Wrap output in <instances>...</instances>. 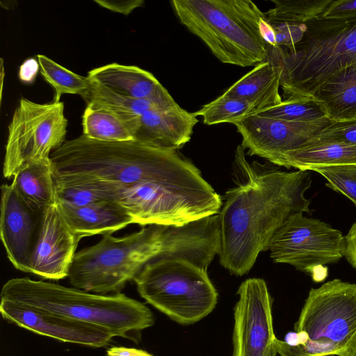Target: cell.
<instances>
[{
	"mask_svg": "<svg viewBox=\"0 0 356 356\" xmlns=\"http://www.w3.org/2000/svg\"><path fill=\"white\" fill-rule=\"evenodd\" d=\"M107 356H153L145 350L121 346H113L107 349Z\"/></svg>",
	"mask_w": 356,
	"mask_h": 356,
	"instance_id": "8d00e7d4",
	"label": "cell"
},
{
	"mask_svg": "<svg viewBox=\"0 0 356 356\" xmlns=\"http://www.w3.org/2000/svg\"><path fill=\"white\" fill-rule=\"evenodd\" d=\"M83 135L102 142L134 140L127 125L115 114L86 106L82 115Z\"/></svg>",
	"mask_w": 356,
	"mask_h": 356,
	"instance_id": "d4e9b609",
	"label": "cell"
},
{
	"mask_svg": "<svg viewBox=\"0 0 356 356\" xmlns=\"http://www.w3.org/2000/svg\"><path fill=\"white\" fill-rule=\"evenodd\" d=\"M88 77L136 99H154L170 94L151 72L137 66L110 63L90 70Z\"/></svg>",
	"mask_w": 356,
	"mask_h": 356,
	"instance_id": "ffe728a7",
	"label": "cell"
},
{
	"mask_svg": "<svg viewBox=\"0 0 356 356\" xmlns=\"http://www.w3.org/2000/svg\"><path fill=\"white\" fill-rule=\"evenodd\" d=\"M274 343L280 356H343L356 348V284L334 279L312 289L295 332Z\"/></svg>",
	"mask_w": 356,
	"mask_h": 356,
	"instance_id": "8992f818",
	"label": "cell"
},
{
	"mask_svg": "<svg viewBox=\"0 0 356 356\" xmlns=\"http://www.w3.org/2000/svg\"><path fill=\"white\" fill-rule=\"evenodd\" d=\"M82 97L86 106L104 109L118 115L134 138L143 114L178 104L170 94L154 99H136L118 93L90 79L89 88Z\"/></svg>",
	"mask_w": 356,
	"mask_h": 356,
	"instance_id": "d6986e66",
	"label": "cell"
},
{
	"mask_svg": "<svg viewBox=\"0 0 356 356\" xmlns=\"http://www.w3.org/2000/svg\"><path fill=\"white\" fill-rule=\"evenodd\" d=\"M282 70L278 49L270 47L266 61L254 66L223 93L248 102L254 112L275 106L282 101L279 92Z\"/></svg>",
	"mask_w": 356,
	"mask_h": 356,
	"instance_id": "ac0fdd59",
	"label": "cell"
},
{
	"mask_svg": "<svg viewBox=\"0 0 356 356\" xmlns=\"http://www.w3.org/2000/svg\"><path fill=\"white\" fill-rule=\"evenodd\" d=\"M0 313L9 323L63 342L100 348L114 337L99 325L10 300L1 299Z\"/></svg>",
	"mask_w": 356,
	"mask_h": 356,
	"instance_id": "4fadbf2b",
	"label": "cell"
},
{
	"mask_svg": "<svg viewBox=\"0 0 356 356\" xmlns=\"http://www.w3.org/2000/svg\"><path fill=\"white\" fill-rule=\"evenodd\" d=\"M331 120L296 122L250 114L231 122L242 138L241 145L249 156H258L278 166L288 152L318 135Z\"/></svg>",
	"mask_w": 356,
	"mask_h": 356,
	"instance_id": "8fae6325",
	"label": "cell"
},
{
	"mask_svg": "<svg viewBox=\"0 0 356 356\" xmlns=\"http://www.w3.org/2000/svg\"><path fill=\"white\" fill-rule=\"evenodd\" d=\"M11 184L19 196L34 209L43 210L56 204L51 159L25 163L15 174Z\"/></svg>",
	"mask_w": 356,
	"mask_h": 356,
	"instance_id": "603a6c76",
	"label": "cell"
},
{
	"mask_svg": "<svg viewBox=\"0 0 356 356\" xmlns=\"http://www.w3.org/2000/svg\"><path fill=\"white\" fill-rule=\"evenodd\" d=\"M356 164V145L315 136L286 154L278 166L308 171L321 167Z\"/></svg>",
	"mask_w": 356,
	"mask_h": 356,
	"instance_id": "44dd1931",
	"label": "cell"
},
{
	"mask_svg": "<svg viewBox=\"0 0 356 356\" xmlns=\"http://www.w3.org/2000/svg\"><path fill=\"white\" fill-rule=\"evenodd\" d=\"M234 308L233 356H267L276 337L273 327L272 298L261 278L245 280Z\"/></svg>",
	"mask_w": 356,
	"mask_h": 356,
	"instance_id": "7c38bea8",
	"label": "cell"
},
{
	"mask_svg": "<svg viewBox=\"0 0 356 356\" xmlns=\"http://www.w3.org/2000/svg\"><path fill=\"white\" fill-rule=\"evenodd\" d=\"M134 281L143 299L180 324L200 321L217 303L218 293L207 271L186 260L149 263Z\"/></svg>",
	"mask_w": 356,
	"mask_h": 356,
	"instance_id": "ba28073f",
	"label": "cell"
},
{
	"mask_svg": "<svg viewBox=\"0 0 356 356\" xmlns=\"http://www.w3.org/2000/svg\"><path fill=\"white\" fill-rule=\"evenodd\" d=\"M100 6L124 15H129L134 9L144 4L143 0L131 1H104L95 0Z\"/></svg>",
	"mask_w": 356,
	"mask_h": 356,
	"instance_id": "836d02e7",
	"label": "cell"
},
{
	"mask_svg": "<svg viewBox=\"0 0 356 356\" xmlns=\"http://www.w3.org/2000/svg\"><path fill=\"white\" fill-rule=\"evenodd\" d=\"M268 250L274 262L291 265L321 282L327 273L323 266L344 257L346 240L339 230L329 224L298 213L275 233Z\"/></svg>",
	"mask_w": 356,
	"mask_h": 356,
	"instance_id": "30bf717a",
	"label": "cell"
},
{
	"mask_svg": "<svg viewBox=\"0 0 356 356\" xmlns=\"http://www.w3.org/2000/svg\"><path fill=\"white\" fill-rule=\"evenodd\" d=\"M314 99L332 121L356 118V63L331 76L317 90Z\"/></svg>",
	"mask_w": 356,
	"mask_h": 356,
	"instance_id": "7402d4cb",
	"label": "cell"
},
{
	"mask_svg": "<svg viewBox=\"0 0 356 356\" xmlns=\"http://www.w3.org/2000/svg\"><path fill=\"white\" fill-rule=\"evenodd\" d=\"M1 299L97 325L113 337L130 339L131 334L154 323L149 308L124 293H92L29 277L7 281L2 287Z\"/></svg>",
	"mask_w": 356,
	"mask_h": 356,
	"instance_id": "5b68a950",
	"label": "cell"
},
{
	"mask_svg": "<svg viewBox=\"0 0 356 356\" xmlns=\"http://www.w3.org/2000/svg\"><path fill=\"white\" fill-rule=\"evenodd\" d=\"M40 72L46 80L54 89V102H60L64 94L79 95L83 97L88 91L90 79L77 74L44 55H38Z\"/></svg>",
	"mask_w": 356,
	"mask_h": 356,
	"instance_id": "484cf974",
	"label": "cell"
},
{
	"mask_svg": "<svg viewBox=\"0 0 356 356\" xmlns=\"http://www.w3.org/2000/svg\"><path fill=\"white\" fill-rule=\"evenodd\" d=\"M81 239L67 227L56 204L44 209L30 273L57 280L68 277Z\"/></svg>",
	"mask_w": 356,
	"mask_h": 356,
	"instance_id": "9a60e30c",
	"label": "cell"
},
{
	"mask_svg": "<svg viewBox=\"0 0 356 356\" xmlns=\"http://www.w3.org/2000/svg\"><path fill=\"white\" fill-rule=\"evenodd\" d=\"M67 127L63 102L38 104L21 97L8 127L4 177H13L28 162L50 159L65 141Z\"/></svg>",
	"mask_w": 356,
	"mask_h": 356,
	"instance_id": "9c48e42d",
	"label": "cell"
},
{
	"mask_svg": "<svg viewBox=\"0 0 356 356\" xmlns=\"http://www.w3.org/2000/svg\"><path fill=\"white\" fill-rule=\"evenodd\" d=\"M305 24L306 31L299 43L289 49L279 47L284 99L314 98L331 76L356 63V16H318Z\"/></svg>",
	"mask_w": 356,
	"mask_h": 356,
	"instance_id": "52a82bcc",
	"label": "cell"
},
{
	"mask_svg": "<svg viewBox=\"0 0 356 356\" xmlns=\"http://www.w3.org/2000/svg\"><path fill=\"white\" fill-rule=\"evenodd\" d=\"M275 6L265 13L270 22L305 24L322 15L332 0H271Z\"/></svg>",
	"mask_w": 356,
	"mask_h": 356,
	"instance_id": "83f0119b",
	"label": "cell"
},
{
	"mask_svg": "<svg viewBox=\"0 0 356 356\" xmlns=\"http://www.w3.org/2000/svg\"><path fill=\"white\" fill-rule=\"evenodd\" d=\"M121 185L102 181L55 182L56 202L82 207L105 200L115 201Z\"/></svg>",
	"mask_w": 356,
	"mask_h": 356,
	"instance_id": "cb8c5ba5",
	"label": "cell"
},
{
	"mask_svg": "<svg viewBox=\"0 0 356 356\" xmlns=\"http://www.w3.org/2000/svg\"><path fill=\"white\" fill-rule=\"evenodd\" d=\"M50 159L55 182L102 181L128 185L152 181L214 191L179 149L158 148L136 140L102 142L82 134L65 140Z\"/></svg>",
	"mask_w": 356,
	"mask_h": 356,
	"instance_id": "3957f363",
	"label": "cell"
},
{
	"mask_svg": "<svg viewBox=\"0 0 356 356\" xmlns=\"http://www.w3.org/2000/svg\"><path fill=\"white\" fill-rule=\"evenodd\" d=\"M0 234L7 257L15 268L30 273L43 210L29 206L12 184L1 186Z\"/></svg>",
	"mask_w": 356,
	"mask_h": 356,
	"instance_id": "5bb4252c",
	"label": "cell"
},
{
	"mask_svg": "<svg viewBox=\"0 0 356 356\" xmlns=\"http://www.w3.org/2000/svg\"><path fill=\"white\" fill-rule=\"evenodd\" d=\"M343 356H356V348H355L354 350H353L352 351L349 352L348 353Z\"/></svg>",
	"mask_w": 356,
	"mask_h": 356,
	"instance_id": "f35d334b",
	"label": "cell"
},
{
	"mask_svg": "<svg viewBox=\"0 0 356 356\" xmlns=\"http://www.w3.org/2000/svg\"><path fill=\"white\" fill-rule=\"evenodd\" d=\"M235 185L227 190L218 216V255L221 266L241 276L268 250L275 233L293 215L312 213L305 193L309 171L286 172L267 162H249L238 145L233 161Z\"/></svg>",
	"mask_w": 356,
	"mask_h": 356,
	"instance_id": "6da1fadb",
	"label": "cell"
},
{
	"mask_svg": "<svg viewBox=\"0 0 356 356\" xmlns=\"http://www.w3.org/2000/svg\"><path fill=\"white\" fill-rule=\"evenodd\" d=\"M318 138L356 145V118L332 121L318 135Z\"/></svg>",
	"mask_w": 356,
	"mask_h": 356,
	"instance_id": "1f68e13d",
	"label": "cell"
},
{
	"mask_svg": "<svg viewBox=\"0 0 356 356\" xmlns=\"http://www.w3.org/2000/svg\"><path fill=\"white\" fill-rule=\"evenodd\" d=\"M180 21L222 63L240 67L266 61L270 48L262 35L265 13L250 0H173Z\"/></svg>",
	"mask_w": 356,
	"mask_h": 356,
	"instance_id": "277c9868",
	"label": "cell"
},
{
	"mask_svg": "<svg viewBox=\"0 0 356 356\" xmlns=\"http://www.w3.org/2000/svg\"><path fill=\"white\" fill-rule=\"evenodd\" d=\"M321 16L327 18L355 17L356 0H332Z\"/></svg>",
	"mask_w": 356,
	"mask_h": 356,
	"instance_id": "d6a6232c",
	"label": "cell"
},
{
	"mask_svg": "<svg viewBox=\"0 0 356 356\" xmlns=\"http://www.w3.org/2000/svg\"><path fill=\"white\" fill-rule=\"evenodd\" d=\"M346 252L344 257L356 270V222L350 227L348 233L345 236Z\"/></svg>",
	"mask_w": 356,
	"mask_h": 356,
	"instance_id": "e575fe53",
	"label": "cell"
},
{
	"mask_svg": "<svg viewBox=\"0 0 356 356\" xmlns=\"http://www.w3.org/2000/svg\"><path fill=\"white\" fill-rule=\"evenodd\" d=\"M39 65L38 61L34 58L26 60L19 67V79L26 83H32L38 74Z\"/></svg>",
	"mask_w": 356,
	"mask_h": 356,
	"instance_id": "d590c367",
	"label": "cell"
},
{
	"mask_svg": "<svg viewBox=\"0 0 356 356\" xmlns=\"http://www.w3.org/2000/svg\"><path fill=\"white\" fill-rule=\"evenodd\" d=\"M312 171L327 179V187L343 194L356 206V164L321 167Z\"/></svg>",
	"mask_w": 356,
	"mask_h": 356,
	"instance_id": "f546056e",
	"label": "cell"
},
{
	"mask_svg": "<svg viewBox=\"0 0 356 356\" xmlns=\"http://www.w3.org/2000/svg\"><path fill=\"white\" fill-rule=\"evenodd\" d=\"M277 354V350H276V348H275V343L273 345V346L271 347L270 351L268 352L267 356H276Z\"/></svg>",
	"mask_w": 356,
	"mask_h": 356,
	"instance_id": "74e56055",
	"label": "cell"
},
{
	"mask_svg": "<svg viewBox=\"0 0 356 356\" xmlns=\"http://www.w3.org/2000/svg\"><path fill=\"white\" fill-rule=\"evenodd\" d=\"M218 249V215L181 226L149 225L122 237L104 234L95 245L81 250L68 277L75 288L116 293L147 264L161 259L186 260L207 271Z\"/></svg>",
	"mask_w": 356,
	"mask_h": 356,
	"instance_id": "7a4b0ae2",
	"label": "cell"
},
{
	"mask_svg": "<svg viewBox=\"0 0 356 356\" xmlns=\"http://www.w3.org/2000/svg\"><path fill=\"white\" fill-rule=\"evenodd\" d=\"M268 22L275 33L276 47L283 49H289L295 47L301 41L306 31L305 24H299L268 20Z\"/></svg>",
	"mask_w": 356,
	"mask_h": 356,
	"instance_id": "4dcf8cb0",
	"label": "cell"
},
{
	"mask_svg": "<svg viewBox=\"0 0 356 356\" xmlns=\"http://www.w3.org/2000/svg\"><path fill=\"white\" fill-rule=\"evenodd\" d=\"M56 204L67 227L80 239L112 234L134 223L129 213L116 201L105 200L82 207Z\"/></svg>",
	"mask_w": 356,
	"mask_h": 356,
	"instance_id": "e0dca14e",
	"label": "cell"
},
{
	"mask_svg": "<svg viewBox=\"0 0 356 356\" xmlns=\"http://www.w3.org/2000/svg\"><path fill=\"white\" fill-rule=\"evenodd\" d=\"M252 113L296 122H312L328 118L322 105L315 99L308 97L286 98L275 106Z\"/></svg>",
	"mask_w": 356,
	"mask_h": 356,
	"instance_id": "4316f807",
	"label": "cell"
},
{
	"mask_svg": "<svg viewBox=\"0 0 356 356\" xmlns=\"http://www.w3.org/2000/svg\"><path fill=\"white\" fill-rule=\"evenodd\" d=\"M254 111V108L248 102L222 93L194 112V114L197 117L201 116L204 124L213 125L231 123Z\"/></svg>",
	"mask_w": 356,
	"mask_h": 356,
	"instance_id": "f1b7e54d",
	"label": "cell"
},
{
	"mask_svg": "<svg viewBox=\"0 0 356 356\" xmlns=\"http://www.w3.org/2000/svg\"><path fill=\"white\" fill-rule=\"evenodd\" d=\"M198 122L194 113L179 104L151 110L140 117L134 140L158 148L179 149L191 140Z\"/></svg>",
	"mask_w": 356,
	"mask_h": 356,
	"instance_id": "2e32d148",
	"label": "cell"
}]
</instances>
